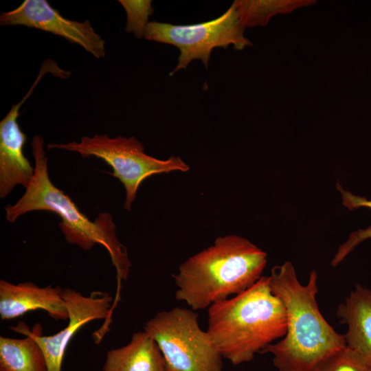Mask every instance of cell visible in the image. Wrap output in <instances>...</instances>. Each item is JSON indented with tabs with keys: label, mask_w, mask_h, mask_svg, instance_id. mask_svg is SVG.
Here are the masks:
<instances>
[{
	"label": "cell",
	"mask_w": 371,
	"mask_h": 371,
	"mask_svg": "<svg viewBox=\"0 0 371 371\" xmlns=\"http://www.w3.org/2000/svg\"><path fill=\"white\" fill-rule=\"evenodd\" d=\"M368 361H369V364H370V371H371V359H368Z\"/></svg>",
	"instance_id": "cell-19"
},
{
	"label": "cell",
	"mask_w": 371,
	"mask_h": 371,
	"mask_svg": "<svg viewBox=\"0 0 371 371\" xmlns=\"http://www.w3.org/2000/svg\"><path fill=\"white\" fill-rule=\"evenodd\" d=\"M269 279L272 292L285 308L286 331L281 340L267 346L260 353L273 356L278 371H313L346 346L344 335L338 333L319 311L315 271L302 284L293 264L286 261L272 268Z\"/></svg>",
	"instance_id": "cell-1"
},
{
	"label": "cell",
	"mask_w": 371,
	"mask_h": 371,
	"mask_svg": "<svg viewBox=\"0 0 371 371\" xmlns=\"http://www.w3.org/2000/svg\"><path fill=\"white\" fill-rule=\"evenodd\" d=\"M63 297L69 315V323L57 333L45 336L42 326L37 323L30 330L42 349L47 365V371H62L66 349L75 334L85 325L96 319H104L101 328L94 333L95 342H99L108 332L112 319L113 297L108 293L92 292L83 295L71 288H64Z\"/></svg>",
	"instance_id": "cell-8"
},
{
	"label": "cell",
	"mask_w": 371,
	"mask_h": 371,
	"mask_svg": "<svg viewBox=\"0 0 371 371\" xmlns=\"http://www.w3.org/2000/svg\"><path fill=\"white\" fill-rule=\"evenodd\" d=\"M342 197V203L349 210H354L361 207H369L371 209V199H367L365 197L356 196L348 190H344L339 184L337 186ZM355 238L359 242L371 238V227L366 229L359 230L354 233Z\"/></svg>",
	"instance_id": "cell-18"
},
{
	"label": "cell",
	"mask_w": 371,
	"mask_h": 371,
	"mask_svg": "<svg viewBox=\"0 0 371 371\" xmlns=\"http://www.w3.org/2000/svg\"><path fill=\"white\" fill-rule=\"evenodd\" d=\"M10 328L25 337H0V371H47L44 353L28 326L20 322Z\"/></svg>",
	"instance_id": "cell-14"
},
{
	"label": "cell",
	"mask_w": 371,
	"mask_h": 371,
	"mask_svg": "<svg viewBox=\"0 0 371 371\" xmlns=\"http://www.w3.org/2000/svg\"><path fill=\"white\" fill-rule=\"evenodd\" d=\"M60 286L41 287L32 282L12 284L0 280V317L16 319L35 310H43L55 320H68L69 315Z\"/></svg>",
	"instance_id": "cell-11"
},
{
	"label": "cell",
	"mask_w": 371,
	"mask_h": 371,
	"mask_svg": "<svg viewBox=\"0 0 371 371\" xmlns=\"http://www.w3.org/2000/svg\"><path fill=\"white\" fill-rule=\"evenodd\" d=\"M119 2L127 14L126 30L133 32L138 38L144 36L149 23L148 19L153 13L151 1L120 0Z\"/></svg>",
	"instance_id": "cell-17"
},
{
	"label": "cell",
	"mask_w": 371,
	"mask_h": 371,
	"mask_svg": "<svg viewBox=\"0 0 371 371\" xmlns=\"http://www.w3.org/2000/svg\"><path fill=\"white\" fill-rule=\"evenodd\" d=\"M245 27L241 23L234 3L220 16L192 25H173L149 22L144 38L149 41L172 45L180 52L172 75L186 69L193 60H201L207 68L212 51L216 47L227 48L232 45L242 50L252 43L244 36Z\"/></svg>",
	"instance_id": "cell-7"
},
{
	"label": "cell",
	"mask_w": 371,
	"mask_h": 371,
	"mask_svg": "<svg viewBox=\"0 0 371 371\" xmlns=\"http://www.w3.org/2000/svg\"><path fill=\"white\" fill-rule=\"evenodd\" d=\"M103 371H167L155 341L145 331L134 333L125 346L106 352Z\"/></svg>",
	"instance_id": "cell-13"
},
{
	"label": "cell",
	"mask_w": 371,
	"mask_h": 371,
	"mask_svg": "<svg viewBox=\"0 0 371 371\" xmlns=\"http://www.w3.org/2000/svg\"><path fill=\"white\" fill-rule=\"evenodd\" d=\"M49 149L76 152L83 158L95 157L102 159L112 169L126 190L124 208L128 211L136 198L137 190L148 177L171 171L189 170L190 167L179 157L171 156L161 160L147 155L144 146L134 136L121 135L111 138L108 135L84 136L80 142L49 144Z\"/></svg>",
	"instance_id": "cell-6"
},
{
	"label": "cell",
	"mask_w": 371,
	"mask_h": 371,
	"mask_svg": "<svg viewBox=\"0 0 371 371\" xmlns=\"http://www.w3.org/2000/svg\"><path fill=\"white\" fill-rule=\"evenodd\" d=\"M42 77L38 76L31 88L18 103L14 104L0 122V198L6 197L16 186H28L34 175L33 168L24 155L26 135L17 122L21 105L30 96Z\"/></svg>",
	"instance_id": "cell-10"
},
{
	"label": "cell",
	"mask_w": 371,
	"mask_h": 371,
	"mask_svg": "<svg viewBox=\"0 0 371 371\" xmlns=\"http://www.w3.org/2000/svg\"><path fill=\"white\" fill-rule=\"evenodd\" d=\"M1 25H23L60 36L82 47L96 58L105 56V41L95 31L90 21L63 17L45 0H25L16 8L1 13Z\"/></svg>",
	"instance_id": "cell-9"
},
{
	"label": "cell",
	"mask_w": 371,
	"mask_h": 371,
	"mask_svg": "<svg viewBox=\"0 0 371 371\" xmlns=\"http://www.w3.org/2000/svg\"><path fill=\"white\" fill-rule=\"evenodd\" d=\"M32 148L35 161L34 177L23 196L14 204L5 207L6 220L14 223L19 216L38 210L56 214L61 218L59 227L67 243L87 251L99 244L107 250L116 271L119 290L121 281L128 278L131 263L126 248L117 237L113 217L102 212L91 221L51 181L44 140L41 135L34 136Z\"/></svg>",
	"instance_id": "cell-4"
},
{
	"label": "cell",
	"mask_w": 371,
	"mask_h": 371,
	"mask_svg": "<svg viewBox=\"0 0 371 371\" xmlns=\"http://www.w3.org/2000/svg\"><path fill=\"white\" fill-rule=\"evenodd\" d=\"M267 261V253L247 239L220 236L180 265L173 276L175 298L194 311L209 308L252 286L262 277Z\"/></svg>",
	"instance_id": "cell-3"
},
{
	"label": "cell",
	"mask_w": 371,
	"mask_h": 371,
	"mask_svg": "<svg viewBox=\"0 0 371 371\" xmlns=\"http://www.w3.org/2000/svg\"><path fill=\"white\" fill-rule=\"evenodd\" d=\"M207 322L213 344L233 365L251 361L286 331L285 308L272 292L269 276H262L245 291L212 304Z\"/></svg>",
	"instance_id": "cell-2"
},
{
	"label": "cell",
	"mask_w": 371,
	"mask_h": 371,
	"mask_svg": "<svg viewBox=\"0 0 371 371\" xmlns=\"http://www.w3.org/2000/svg\"><path fill=\"white\" fill-rule=\"evenodd\" d=\"M192 309L175 307L158 312L144 331L157 343L167 371H222V356Z\"/></svg>",
	"instance_id": "cell-5"
},
{
	"label": "cell",
	"mask_w": 371,
	"mask_h": 371,
	"mask_svg": "<svg viewBox=\"0 0 371 371\" xmlns=\"http://www.w3.org/2000/svg\"><path fill=\"white\" fill-rule=\"evenodd\" d=\"M315 3V0H236L233 3L246 27L265 26L277 14H286Z\"/></svg>",
	"instance_id": "cell-15"
},
{
	"label": "cell",
	"mask_w": 371,
	"mask_h": 371,
	"mask_svg": "<svg viewBox=\"0 0 371 371\" xmlns=\"http://www.w3.org/2000/svg\"><path fill=\"white\" fill-rule=\"evenodd\" d=\"M337 315L347 326L346 346L371 359V290L356 285L339 305Z\"/></svg>",
	"instance_id": "cell-12"
},
{
	"label": "cell",
	"mask_w": 371,
	"mask_h": 371,
	"mask_svg": "<svg viewBox=\"0 0 371 371\" xmlns=\"http://www.w3.org/2000/svg\"><path fill=\"white\" fill-rule=\"evenodd\" d=\"M313 371H370L368 360L346 346L318 364Z\"/></svg>",
	"instance_id": "cell-16"
}]
</instances>
